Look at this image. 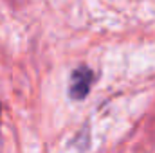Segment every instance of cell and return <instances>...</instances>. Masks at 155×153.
<instances>
[{
	"instance_id": "cell-1",
	"label": "cell",
	"mask_w": 155,
	"mask_h": 153,
	"mask_svg": "<svg viewBox=\"0 0 155 153\" xmlns=\"http://www.w3.org/2000/svg\"><path fill=\"white\" fill-rule=\"evenodd\" d=\"M94 85V72L87 65H79L72 70L69 79V96L74 101H83Z\"/></svg>"
}]
</instances>
